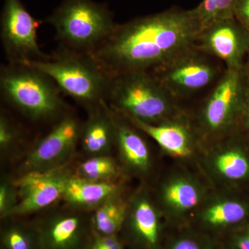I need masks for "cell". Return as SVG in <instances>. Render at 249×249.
Wrapping results in <instances>:
<instances>
[{"instance_id":"6da1fadb","label":"cell","mask_w":249,"mask_h":249,"mask_svg":"<svg viewBox=\"0 0 249 249\" xmlns=\"http://www.w3.org/2000/svg\"><path fill=\"white\" fill-rule=\"evenodd\" d=\"M201 30L194 9L165 11L116 24L110 35L88 54L111 78L152 72L194 47Z\"/></svg>"},{"instance_id":"7a4b0ae2","label":"cell","mask_w":249,"mask_h":249,"mask_svg":"<svg viewBox=\"0 0 249 249\" xmlns=\"http://www.w3.org/2000/svg\"><path fill=\"white\" fill-rule=\"evenodd\" d=\"M106 102L127 119L148 124H160L183 110L150 71L112 77Z\"/></svg>"},{"instance_id":"3957f363","label":"cell","mask_w":249,"mask_h":249,"mask_svg":"<svg viewBox=\"0 0 249 249\" xmlns=\"http://www.w3.org/2000/svg\"><path fill=\"white\" fill-rule=\"evenodd\" d=\"M249 88L247 65L226 69L194 118L205 145L240 130Z\"/></svg>"},{"instance_id":"277c9868","label":"cell","mask_w":249,"mask_h":249,"mask_svg":"<svg viewBox=\"0 0 249 249\" xmlns=\"http://www.w3.org/2000/svg\"><path fill=\"white\" fill-rule=\"evenodd\" d=\"M23 65L45 73L60 91L87 109L107 101L111 78L88 54L62 48L47 60Z\"/></svg>"},{"instance_id":"5b68a950","label":"cell","mask_w":249,"mask_h":249,"mask_svg":"<svg viewBox=\"0 0 249 249\" xmlns=\"http://www.w3.org/2000/svg\"><path fill=\"white\" fill-rule=\"evenodd\" d=\"M0 88L5 101L31 120L53 119L65 111L58 86L30 66L10 63L1 67Z\"/></svg>"},{"instance_id":"8992f818","label":"cell","mask_w":249,"mask_h":249,"mask_svg":"<svg viewBox=\"0 0 249 249\" xmlns=\"http://www.w3.org/2000/svg\"><path fill=\"white\" fill-rule=\"evenodd\" d=\"M62 48L88 54L110 35L116 24L102 4L91 0H65L47 19Z\"/></svg>"},{"instance_id":"52a82bcc","label":"cell","mask_w":249,"mask_h":249,"mask_svg":"<svg viewBox=\"0 0 249 249\" xmlns=\"http://www.w3.org/2000/svg\"><path fill=\"white\" fill-rule=\"evenodd\" d=\"M207 55L194 46L152 73L174 98L186 97L204 89L217 77V69Z\"/></svg>"},{"instance_id":"ba28073f","label":"cell","mask_w":249,"mask_h":249,"mask_svg":"<svg viewBox=\"0 0 249 249\" xmlns=\"http://www.w3.org/2000/svg\"><path fill=\"white\" fill-rule=\"evenodd\" d=\"M38 23L20 0H5L1 19V40L10 63L23 65L50 58L39 47Z\"/></svg>"},{"instance_id":"9c48e42d","label":"cell","mask_w":249,"mask_h":249,"mask_svg":"<svg viewBox=\"0 0 249 249\" xmlns=\"http://www.w3.org/2000/svg\"><path fill=\"white\" fill-rule=\"evenodd\" d=\"M82 124L66 114L31 149L20 166L22 174L46 171L66 166L80 142Z\"/></svg>"},{"instance_id":"30bf717a","label":"cell","mask_w":249,"mask_h":249,"mask_svg":"<svg viewBox=\"0 0 249 249\" xmlns=\"http://www.w3.org/2000/svg\"><path fill=\"white\" fill-rule=\"evenodd\" d=\"M155 199L146 188H141L127 201V213L121 238L133 249H160L164 222Z\"/></svg>"},{"instance_id":"8fae6325","label":"cell","mask_w":249,"mask_h":249,"mask_svg":"<svg viewBox=\"0 0 249 249\" xmlns=\"http://www.w3.org/2000/svg\"><path fill=\"white\" fill-rule=\"evenodd\" d=\"M209 194L194 175L175 171L160 183L155 200L165 219L174 225H181L194 216Z\"/></svg>"},{"instance_id":"7c38bea8","label":"cell","mask_w":249,"mask_h":249,"mask_svg":"<svg viewBox=\"0 0 249 249\" xmlns=\"http://www.w3.org/2000/svg\"><path fill=\"white\" fill-rule=\"evenodd\" d=\"M239 132L206 145L204 169L214 183L225 188L249 179V151Z\"/></svg>"},{"instance_id":"4fadbf2b","label":"cell","mask_w":249,"mask_h":249,"mask_svg":"<svg viewBox=\"0 0 249 249\" xmlns=\"http://www.w3.org/2000/svg\"><path fill=\"white\" fill-rule=\"evenodd\" d=\"M34 225L39 249H85L92 235L91 215L71 208L47 214Z\"/></svg>"},{"instance_id":"5bb4252c","label":"cell","mask_w":249,"mask_h":249,"mask_svg":"<svg viewBox=\"0 0 249 249\" xmlns=\"http://www.w3.org/2000/svg\"><path fill=\"white\" fill-rule=\"evenodd\" d=\"M72 174L67 166L22 174L15 181L18 204L11 218L35 213L62 199Z\"/></svg>"},{"instance_id":"9a60e30c","label":"cell","mask_w":249,"mask_h":249,"mask_svg":"<svg viewBox=\"0 0 249 249\" xmlns=\"http://www.w3.org/2000/svg\"><path fill=\"white\" fill-rule=\"evenodd\" d=\"M249 43L248 29L234 17L203 29L195 47L206 55L222 60L226 69H236L246 65Z\"/></svg>"},{"instance_id":"2e32d148","label":"cell","mask_w":249,"mask_h":249,"mask_svg":"<svg viewBox=\"0 0 249 249\" xmlns=\"http://www.w3.org/2000/svg\"><path fill=\"white\" fill-rule=\"evenodd\" d=\"M128 120L153 139L165 153L175 158L191 159L199 149L206 146L194 119L185 111L157 124Z\"/></svg>"},{"instance_id":"e0dca14e","label":"cell","mask_w":249,"mask_h":249,"mask_svg":"<svg viewBox=\"0 0 249 249\" xmlns=\"http://www.w3.org/2000/svg\"><path fill=\"white\" fill-rule=\"evenodd\" d=\"M193 217L203 233L228 234L249 222V204L227 192L209 193Z\"/></svg>"},{"instance_id":"ac0fdd59","label":"cell","mask_w":249,"mask_h":249,"mask_svg":"<svg viewBox=\"0 0 249 249\" xmlns=\"http://www.w3.org/2000/svg\"><path fill=\"white\" fill-rule=\"evenodd\" d=\"M115 147L119 153L121 169L134 178H143L151 171L152 159L148 145L132 123L114 110Z\"/></svg>"},{"instance_id":"d6986e66","label":"cell","mask_w":249,"mask_h":249,"mask_svg":"<svg viewBox=\"0 0 249 249\" xmlns=\"http://www.w3.org/2000/svg\"><path fill=\"white\" fill-rule=\"evenodd\" d=\"M88 110L89 114L80 133L82 149L89 157L110 155L116 140L111 107L103 101Z\"/></svg>"},{"instance_id":"ffe728a7","label":"cell","mask_w":249,"mask_h":249,"mask_svg":"<svg viewBox=\"0 0 249 249\" xmlns=\"http://www.w3.org/2000/svg\"><path fill=\"white\" fill-rule=\"evenodd\" d=\"M116 181H93L72 174L67 181L62 200L69 207L79 211H94L105 201L122 193Z\"/></svg>"},{"instance_id":"44dd1931","label":"cell","mask_w":249,"mask_h":249,"mask_svg":"<svg viewBox=\"0 0 249 249\" xmlns=\"http://www.w3.org/2000/svg\"><path fill=\"white\" fill-rule=\"evenodd\" d=\"M127 200L121 194L105 201L91 214L92 234L97 235H120L127 213Z\"/></svg>"},{"instance_id":"7402d4cb","label":"cell","mask_w":249,"mask_h":249,"mask_svg":"<svg viewBox=\"0 0 249 249\" xmlns=\"http://www.w3.org/2000/svg\"><path fill=\"white\" fill-rule=\"evenodd\" d=\"M1 249H39L38 237L34 224L9 221L1 228Z\"/></svg>"},{"instance_id":"603a6c76","label":"cell","mask_w":249,"mask_h":249,"mask_svg":"<svg viewBox=\"0 0 249 249\" xmlns=\"http://www.w3.org/2000/svg\"><path fill=\"white\" fill-rule=\"evenodd\" d=\"M122 169L110 155L89 157L77 168L75 175L93 181H116Z\"/></svg>"},{"instance_id":"cb8c5ba5","label":"cell","mask_w":249,"mask_h":249,"mask_svg":"<svg viewBox=\"0 0 249 249\" xmlns=\"http://www.w3.org/2000/svg\"><path fill=\"white\" fill-rule=\"evenodd\" d=\"M236 0H203L194 9L202 29L217 21L235 17Z\"/></svg>"},{"instance_id":"d4e9b609","label":"cell","mask_w":249,"mask_h":249,"mask_svg":"<svg viewBox=\"0 0 249 249\" xmlns=\"http://www.w3.org/2000/svg\"><path fill=\"white\" fill-rule=\"evenodd\" d=\"M165 249H216V245L211 236L199 231H186L174 236Z\"/></svg>"},{"instance_id":"484cf974","label":"cell","mask_w":249,"mask_h":249,"mask_svg":"<svg viewBox=\"0 0 249 249\" xmlns=\"http://www.w3.org/2000/svg\"><path fill=\"white\" fill-rule=\"evenodd\" d=\"M18 204V194L15 181L8 178H1L0 183V217L11 218Z\"/></svg>"},{"instance_id":"4316f807","label":"cell","mask_w":249,"mask_h":249,"mask_svg":"<svg viewBox=\"0 0 249 249\" xmlns=\"http://www.w3.org/2000/svg\"><path fill=\"white\" fill-rule=\"evenodd\" d=\"M20 140L19 129L9 117L1 113L0 116V151L6 155L18 145Z\"/></svg>"},{"instance_id":"83f0119b","label":"cell","mask_w":249,"mask_h":249,"mask_svg":"<svg viewBox=\"0 0 249 249\" xmlns=\"http://www.w3.org/2000/svg\"><path fill=\"white\" fill-rule=\"evenodd\" d=\"M85 249H125L120 235H91Z\"/></svg>"},{"instance_id":"f1b7e54d","label":"cell","mask_w":249,"mask_h":249,"mask_svg":"<svg viewBox=\"0 0 249 249\" xmlns=\"http://www.w3.org/2000/svg\"><path fill=\"white\" fill-rule=\"evenodd\" d=\"M227 249H249V222L228 233Z\"/></svg>"},{"instance_id":"f546056e","label":"cell","mask_w":249,"mask_h":249,"mask_svg":"<svg viewBox=\"0 0 249 249\" xmlns=\"http://www.w3.org/2000/svg\"><path fill=\"white\" fill-rule=\"evenodd\" d=\"M235 18L249 31V0H236Z\"/></svg>"},{"instance_id":"4dcf8cb0","label":"cell","mask_w":249,"mask_h":249,"mask_svg":"<svg viewBox=\"0 0 249 249\" xmlns=\"http://www.w3.org/2000/svg\"><path fill=\"white\" fill-rule=\"evenodd\" d=\"M242 127H245L246 129L249 132V88L248 93H247V101H246L245 113L242 119Z\"/></svg>"},{"instance_id":"1f68e13d","label":"cell","mask_w":249,"mask_h":249,"mask_svg":"<svg viewBox=\"0 0 249 249\" xmlns=\"http://www.w3.org/2000/svg\"><path fill=\"white\" fill-rule=\"evenodd\" d=\"M246 65L248 67L249 69V51H248V55H247V61L246 62Z\"/></svg>"}]
</instances>
